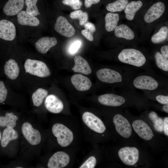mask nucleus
<instances>
[{"label":"nucleus","mask_w":168,"mask_h":168,"mask_svg":"<svg viewBox=\"0 0 168 168\" xmlns=\"http://www.w3.org/2000/svg\"><path fill=\"white\" fill-rule=\"evenodd\" d=\"M71 80L74 87L79 91L88 90L92 85L90 80L87 77L80 74L74 75L71 77Z\"/></svg>","instance_id":"obj_17"},{"label":"nucleus","mask_w":168,"mask_h":168,"mask_svg":"<svg viewBox=\"0 0 168 168\" xmlns=\"http://www.w3.org/2000/svg\"><path fill=\"white\" fill-rule=\"evenodd\" d=\"M98 101L104 105L117 107L124 103L125 100L123 96L119 95L113 94H105L99 96Z\"/></svg>","instance_id":"obj_15"},{"label":"nucleus","mask_w":168,"mask_h":168,"mask_svg":"<svg viewBox=\"0 0 168 168\" xmlns=\"http://www.w3.org/2000/svg\"><path fill=\"white\" fill-rule=\"evenodd\" d=\"M19 68L15 60L10 59L6 62L4 66V72L7 77L11 80H15L19 73Z\"/></svg>","instance_id":"obj_22"},{"label":"nucleus","mask_w":168,"mask_h":168,"mask_svg":"<svg viewBox=\"0 0 168 168\" xmlns=\"http://www.w3.org/2000/svg\"><path fill=\"white\" fill-rule=\"evenodd\" d=\"M96 164L95 157L92 156L89 158L79 168H94Z\"/></svg>","instance_id":"obj_36"},{"label":"nucleus","mask_w":168,"mask_h":168,"mask_svg":"<svg viewBox=\"0 0 168 168\" xmlns=\"http://www.w3.org/2000/svg\"><path fill=\"white\" fill-rule=\"evenodd\" d=\"M82 34L85 37L87 40L91 41H92L93 40V34L89 31L85 29L81 31Z\"/></svg>","instance_id":"obj_40"},{"label":"nucleus","mask_w":168,"mask_h":168,"mask_svg":"<svg viewBox=\"0 0 168 168\" xmlns=\"http://www.w3.org/2000/svg\"><path fill=\"white\" fill-rule=\"evenodd\" d=\"M161 53L165 57L168 58V46L165 45L162 46L161 49Z\"/></svg>","instance_id":"obj_44"},{"label":"nucleus","mask_w":168,"mask_h":168,"mask_svg":"<svg viewBox=\"0 0 168 168\" xmlns=\"http://www.w3.org/2000/svg\"><path fill=\"white\" fill-rule=\"evenodd\" d=\"M101 0H84V5L85 7L87 8H89L91 7L94 4L99 3Z\"/></svg>","instance_id":"obj_42"},{"label":"nucleus","mask_w":168,"mask_h":168,"mask_svg":"<svg viewBox=\"0 0 168 168\" xmlns=\"http://www.w3.org/2000/svg\"><path fill=\"white\" fill-rule=\"evenodd\" d=\"M15 168H22L23 167H21L19 166V167H16Z\"/></svg>","instance_id":"obj_47"},{"label":"nucleus","mask_w":168,"mask_h":168,"mask_svg":"<svg viewBox=\"0 0 168 168\" xmlns=\"http://www.w3.org/2000/svg\"><path fill=\"white\" fill-rule=\"evenodd\" d=\"M62 2L64 5L69 6L75 10L80 9L82 5L80 0H62Z\"/></svg>","instance_id":"obj_35"},{"label":"nucleus","mask_w":168,"mask_h":168,"mask_svg":"<svg viewBox=\"0 0 168 168\" xmlns=\"http://www.w3.org/2000/svg\"><path fill=\"white\" fill-rule=\"evenodd\" d=\"M143 5L142 0L132 1L129 2L124 9L126 19L129 21L132 20L136 13L142 7Z\"/></svg>","instance_id":"obj_23"},{"label":"nucleus","mask_w":168,"mask_h":168,"mask_svg":"<svg viewBox=\"0 0 168 168\" xmlns=\"http://www.w3.org/2000/svg\"><path fill=\"white\" fill-rule=\"evenodd\" d=\"M129 2L128 0H114L107 3L106 8L112 12H120L124 9Z\"/></svg>","instance_id":"obj_27"},{"label":"nucleus","mask_w":168,"mask_h":168,"mask_svg":"<svg viewBox=\"0 0 168 168\" xmlns=\"http://www.w3.org/2000/svg\"><path fill=\"white\" fill-rule=\"evenodd\" d=\"M24 3V0H8L3 7V11L7 16L15 15L21 11Z\"/></svg>","instance_id":"obj_18"},{"label":"nucleus","mask_w":168,"mask_h":168,"mask_svg":"<svg viewBox=\"0 0 168 168\" xmlns=\"http://www.w3.org/2000/svg\"><path fill=\"white\" fill-rule=\"evenodd\" d=\"M113 122L117 132L122 137L128 138L132 132L131 126L128 120L122 115L117 114L113 118Z\"/></svg>","instance_id":"obj_6"},{"label":"nucleus","mask_w":168,"mask_h":168,"mask_svg":"<svg viewBox=\"0 0 168 168\" xmlns=\"http://www.w3.org/2000/svg\"><path fill=\"white\" fill-rule=\"evenodd\" d=\"M16 36V29L14 24L6 20L0 21V38L7 41H12Z\"/></svg>","instance_id":"obj_13"},{"label":"nucleus","mask_w":168,"mask_h":168,"mask_svg":"<svg viewBox=\"0 0 168 168\" xmlns=\"http://www.w3.org/2000/svg\"><path fill=\"white\" fill-rule=\"evenodd\" d=\"M82 42L80 40L75 41L70 46L69 48V52L71 54L76 53L81 47Z\"/></svg>","instance_id":"obj_38"},{"label":"nucleus","mask_w":168,"mask_h":168,"mask_svg":"<svg viewBox=\"0 0 168 168\" xmlns=\"http://www.w3.org/2000/svg\"><path fill=\"white\" fill-rule=\"evenodd\" d=\"M98 78L101 81L108 83L121 82L123 77L119 72L108 68L100 69L96 72Z\"/></svg>","instance_id":"obj_7"},{"label":"nucleus","mask_w":168,"mask_h":168,"mask_svg":"<svg viewBox=\"0 0 168 168\" xmlns=\"http://www.w3.org/2000/svg\"><path fill=\"white\" fill-rule=\"evenodd\" d=\"M18 133L14 128L9 127L4 130L1 140V145L3 147H6L10 141L17 139Z\"/></svg>","instance_id":"obj_25"},{"label":"nucleus","mask_w":168,"mask_h":168,"mask_svg":"<svg viewBox=\"0 0 168 168\" xmlns=\"http://www.w3.org/2000/svg\"><path fill=\"white\" fill-rule=\"evenodd\" d=\"M38 0H25V3L27 6L26 12L29 14L33 16L40 15L36 6Z\"/></svg>","instance_id":"obj_34"},{"label":"nucleus","mask_w":168,"mask_h":168,"mask_svg":"<svg viewBox=\"0 0 168 168\" xmlns=\"http://www.w3.org/2000/svg\"><path fill=\"white\" fill-rule=\"evenodd\" d=\"M133 84L136 88L143 90L153 91L159 86L157 81L152 77L148 75H141L133 80Z\"/></svg>","instance_id":"obj_9"},{"label":"nucleus","mask_w":168,"mask_h":168,"mask_svg":"<svg viewBox=\"0 0 168 168\" xmlns=\"http://www.w3.org/2000/svg\"><path fill=\"white\" fill-rule=\"evenodd\" d=\"M75 65L72 68L74 72L85 75H89L91 72V68L88 62L80 55L75 56L74 58Z\"/></svg>","instance_id":"obj_20"},{"label":"nucleus","mask_w":168,"mask_h":168,"mask_svg":"<svg viewBox=\"0 0 168 168\" xmlns=\"http://www.w3.org/2000/svg\"><path fill=\"white\" fill-rule=\"evenodd\" d=\"M149 117L153 122L155 129L158 132H162L163 131V120L162 119L159 117L154 111H152L149 113Z\"/></svg>","instance_id":"obj_32"},{"label":"nucleus","mask_w":168,"mask_h":168,"mask_svg":"<svg viewBox=\"0 0 168 168\" xmlns=\"http://www.w3.org/2000/svg\"><path fill=\"white\" fill-rule=\"evenodd\" d=\"M17 21L21 25L36 26L40 24V21L37 18L29 14L26 11H21L17 14Z\"/></svg>","instance_id":"obj_21"},{"label":"nucleus","mask_w":168,"mask_h":168,"mask_svg":"<svg viewBox=\"0 0 168 168\" xmlns=\"http://www.w3.org/2000/svg\"><path fill=\"white\" fill-rule=\"evenodd\" d=\"M118 154L122 161L124 164L129 166L135 165L139 158V150L134 147H122L119 149Z\"/></svg>","instance_id":"obj_4"},{"label":"nucleus","mask_w":168,"mask_h":168,"mask_svg":"<svg viewBox=\"0 0 168 168\" xmlns=\"http://www.w3.org/2000/svg\"><path fill=\"white\" fill-rule=\"evenodd\" d=\"M25 72L30 74L40 77H46L51 75L50 71L46 64L42 61L30 59L25 61Z\"/></svg>","instance_id":"obj_2"},{"label":"nucleus","mask_w":168,"mask_h":168,"mask_svg":"<svg viewBox=\"0 0 168 168\" xmlns=\"http://www.w3.org/2000/svg\"><path fill=\"white\" fill-rule=\"evenodd\" d=\"M163 131L165 134L168 136V118L166 117L163 120Z\"/></svg>","instance_id":"obj_43"},{"label":"nucleus","mask_w":168,"mask_h":168,"mask_svg":"<svg viewBox=\"0 0 168 168\" xmlns=\"http://www.w3.org/2000/svg\"><path fill=\"white\" fill-rule=\"evenodd\" d=\"M70 161V157L66 152L58 151L49 159L47 164L49 168H62L67 166Z\"/></svg>","instance_id":"obj_12"},{"label":"nucleus","mask_w":168,"mask_h":168,"mask_svg":"<svg viewBox=\"0 0 168 168\" xmlns=\"http://www.w3.org/2000/svg\"><path fill=\"white\" fill-rule=\"evenodd\" d=\"M54 29L58 33L67 37L73 36L75 32L73 26L62 16H59L57 18Z\"/></svg>","instance_id":"obj_11"},{"label":"nucleus","mask_w":168,"mask_h":168,"mask_svg":"<svg viewBox=\"0 0 168 168\" xmlns=\"http://www.w3.org/2000/svg\"><path fill=\"white\" fill-rule=\"evenodd\" d=\"M48 91L42 88L37 89L32 94V100L34 106L39 107L40 106L44 100L47 96Z\"/></svg>","instance_id":"obj_29"},{"label":"nucleus","mask_w":168,"mask_h":168,"mask_svg":"<svg viewBox=\"0 0 168 168\" xmlns=\"http://www.w3.org/2000/svg\"><path fill=\"white\" fill-rule=\"evenodd\" d=\"M114 30V34L117 37L132 40L135 37L134 33L132 30L126 25L122 24L117 26Z\"/></svg>","instance_id":"obj_24"},{"label":"nucleus","mask_w":168,"mask_h":168,"mask_svg":"<svg viewBox=\"0 0 168 168\" xmlns=\"http://www.w3.org/2000/svg\"><path fill=\"white\" fill-rule=\"evenodd\" d=\"M118 58L122 63L138 67L142 66L146 61L144 55L134 49H123L119 54Z\"/></svg>","instance_id":"obj_1"},{"label":"nucleus","mask_w":168,"mask_h":168,"mask_svg":"<svg viewBox=\"0 0 168 168\" xmlns=\"http://www.w3.org/2000/svg\"><path fill=\"white\" fill-rule=\"evenodd\" d=\"M84 27L85 29L89 31L92 33H93L96 30L94 25L90 22H86L84 25Z\"/></svg>","instance_id":"obj_41"},{"label":"nucleus","mask_w":168,"mask_h":168,"mask_svg":"<svg viewBox=\"0 0 168 168\" xmlns=\"http://www.w3.org/2000/svg\"><path fill=\"white\" fill-rule=\"evenodd\" d=\"M46 108L49 112L54 114L61 112L63 108L62 101L54 95H49L46 97L44 101Z\"/></svg>","instance_id":"obj_16"},{"label":"nucleus","mask_w":168,"mask_h":168,"mask_svg":"<svg viewBox=\"0 0 168 168\" xmlns=\"http://www.w3.org/2000/svg\"><path fill=\"white\" fill-rule=\"evenodd\" d=\"M70 17L72 19H78L80 25H84L87 21L88 15L85 12H83L81 10H77L72 12L70 15Z\"/></svg>","instance_id":"obj_33"},{"label":"nucleus","mask_w":168,"mask_h":168,"mask_svg":"<svg viewBox=\"0 0 168 168\" xmlns=\"http://www.w3.org/2000/svg\"><path fill=\"white\" fill-rule=\"evenodd\" d=\"M57 43L54 37H43L39 39L35 44L37 50L40 53L45 54Z\"/></svg>","instance_id":"obj_19"},{"label":"nucleus","mask_w":168,"mask_h":168,"mask_svg":"<svg viewBox=\"0 0 168 168\" xmlns=\"http://www.w3.org/2000/svg\"><path fill=\"white\" fill-rule=\"evenodd\" d=\"M1 132H0V141L1 140Z\"/></svg>","instance_id":"obj_46"},{"label":"nucleus","mask_w":168,"mask_h":168,"mask_svg":"<svg viewBox=\"0 0 168 168\" xmlns=\"http://www.w3.org/2000/svg\"><path fill=\"white\" fill-rule=\"evenodd\" d=\"M166 6L162 1H158L149 8L144 16V20L147 23L153 22L159 18L163 14Z\"/></svg>","instance_id":"obj_8"},{"label":"nucleus","mask_w":168,"mask_h":168,"mask_svg":"<svg viewBox=\"0 0 168 168\" xmlns=\"http://www.w3.org/2000/svg\"><path fill=\"white\" fill-rule=\"evenodd\" d=\"M18 117L12 113H7L4 116H0V126L14 128L16 125Z\"/></svg>","instance_id":"obj_28"},{"label":"nucleus","mask_w":168,"mask_h":168,"mask_svg":"<svg viewBox=\"0 0 168 168\" xmlns=\"http://www.w3.org/2000/svg\"><path fill=\"white\" fill-rule=\"evenodd\" d=\"M54 135L57 138L58 144L62 147H66L72 142L73 134L67 127L60 123L54 124L52 128Z\"/></svg>","instance_id":"obj_3"},{"label":"nucleus","mask_w":168,"mask_h":168,"mask_svg":"<svg viewBox=\"0 0 168 168\" xmlns=\"http://www.w3.org/2000/svg\"><path fill=\"white\" fill-rule=\"evenodd\" d=\"M156 99L157 101L161 104L168 105V96L158 95L156 96Z\"/></svg>","instance_id":"obj_39"},{"label":"nucleus","mask_w":168,"mask_h":168,"mask_svg":"<svg viewBox=\"0 0 168 168\" xmlns=\"http://www.w3.org/2000/svg\"><path fill=\"white\" fill-rule=\"evenodd\" d=\"M168 28L166 26L161 27L158 31L152 37L151 40L154 44H158L165 40L168 37Z\"/></svg>","instance_id":"obj_30"},{"label":"nucleus","mask_w":168,"mask_h":168,"mask_svg":"<svg viewBox=\"0 0 168 168\" xmlns=\"http://www.w3.org/2000/svg\"><path fill=\"white\" fill-rule=\"evenodd\" d=\"M132 127L139 137L143 139L150 140L154 136L153 132L149 126L141 120L134 121L132 123Z\"/></svg>","instance_id":"obj_14"},{"label":"nucleus","mask_w":168,"mask_h":168,"mask_svg":"<svg viewBox=\"0 0 168 168\" xmlns=\"http://www.w3.org/2000/svg\"><path fill=\"white\" fill-rule=\"evenodd\" d=\"M7 91L3 81H0V103L3 102L6 100Z\"/></svg>","instance_id":"obj_37"},{"label":"nucleus","mask_w":168,"mask_h":168,"mask_svg":"<svg viewBox=\"0 0 168 168\" xmlns=\"http://www.w3.org/2000/svg\"><path fill=\"white\" fill-rule=\"evenodd\" d=\"M84 124L91 129L98 133L105 132L106 127L101 120L93 113L86 112L82 115Z\"/></svg>","instance_id":"obj_5"},{"label":"nucleus","mask_w":168,"mask_h":168,"mask_svg":"<svg viewBox=\"0 0 168 168\" xmlns=\"http://www.w3.org/2000/svg\"><path fill=\"white\" fill-rule=\"evenodd\" d=\"M154 58L157 67L164 71L168 72V58L165 57L159 52H156L155 53Z\"/></svg>","instance_id":"obj_31"},{"label":"nucleus","mask_w":168,"mask_h":168,"mask_svg":"<svg viewBox=\"0 0 168 168\" xmlns=\"http://www.w3.org/2000/svg\"><path fill=\"white\" fill-rule=\"evenodd\" d=\"M162 110L165 112L168 113V105H165L162 108Z\"/></svg>","instance_id":"obj_45"},{"label":"nucleus","mask_w":168,"mask_h":168,"mask_svg":"<svg viewBox=\"0 0 168 168\" xmlns=\"http://www.w3.org/2000/svg\"><path fill=\"white\" fill-rule=\"evenodd\" d=\"M21 130L24 137L30 144L36 145L40 143L41 138L40 132L34 128L30 123H23L21 126Z\"/></svg>","instance_id":"obj_10"},{"label":"nucleus","mask_w":168,"mask_h":168,"mask_svg":"<svg viewBox=\"0 0 168 168\" xmlns=\"http://www.w3.org/2000/svg\"><path fill=\"white\" fill-rule=\"evenodd\" d=\"M119 19V15L117 13H107L105 17L106 30L109 32L114 30L117 26Z\"/></svg>","instance_id":"obj_26"}]
</instances>
